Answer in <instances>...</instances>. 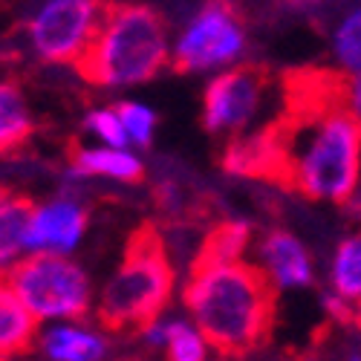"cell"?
<instances>
[{
    "label": "cell",
    "mask_w": 361,
    "mask_h": 361,
    "mask_svg": "<svg viewBox=\"0 0 361 361\" xmlns=\"http://www.w3.org/2000/svg\"><path fill=\"white\" fill-rule=\"evenodd\" d=\"M275 179L315 202H350L361 185V118L336 99L300 104L269 130Z\"/></svg>",
    "instance_id": "cell-1"
},
{
    "label": "cell",
    "mask_w": 361,
    "mask_h": 361,
    "mask_svg": "<svg viewBox=\"0 0 361 361\" xmlns=\"http://www.w3.org/2000/svg\"><path fill=\"white\" fill-rule=\"evenodd\" d=\"M278 289L255 263H194L183 304L220 355H246L272 333Z\"/></svg>",
    "instance_id": "cell-2"
},
{
    "label": "cell",
    "mask_w": 361,
    "mask_h": 361,
    "mask_svg": "<svg viewBox=\"0 0 361 361\" xmlns=\"http://www.w3.org/2000/svg\"><path fill=\"white\" fill-rule=\"evenodd\" d=\"M171 64L165 18L145 4H104L93 41L75 61L78 75L102 90L147 84Z\"/></svg>",
    "instance_id": "cell-3"
},
{
    "label": "cell",
    "mask_w": 361,
    "mask_h": 361,
    "mask_svg": "<svg viewBox=\"0 0 361 361\" xmlns=\"http://www.w3.org/2000/svg\"><path fill=\"white\" fill-rule=\"evenodd\" d=\"M176 286V275L157 228L142 226L130 234L125 257L102 286L96 315L107 333L139 329L159 318Z\"/></svg>",
    "instance_id": "cell-4"
},
{
    "label": "cell",
    "mask_w": 361,
    "mask_h": 361,
    "mask_svg": "<svg viewBox=\"0 0 361 361\" xmlns=\"http://www.w3.org/2000/svg\"><path fill=\"white\" fill-rule=\"evenodd\" d=\"M20 304L41 324L78 321L93 310V283L70 255L26 252L6 275Z\"/></svg>",
    "instance_id": "cell-5"
},
{
    "label": "cell",
    "mask_w": 361,
    "mask_h": 361,
    "mask_svg": "<svg viewBox=\"0 0 361 361\" xmlns=\"http://www.w3.org/2000/svg\"><path fill=\"white\" fill-rule=\"evenodd\" d=\"M249 47L246 23L234 0H205L171 44V64L179 73H214L237 64Z\"/></svg>",
    "instance_id": "cell-6"
},
{
    "label": "cell",
    "mask_w": 361,
    "mask_h": 361,
    "mask_svg": "<svg viewBox=\"0 0 361 361\" xmlns=\"http://www.w3.org/2000/svg\"><path fill=\"white\" fill-rule=\"evenodd\" d=\"M104 0H44L26 23L32 52L47 64H73L93 41Z\"/></svg>",
    "instance_id": "cell-7"
},
{
    "label": "cell",
    "mask_w": 361,
    "mask_h": 361,
    "mask_svg": "<svg viewBox=\"0 0 361 361\" xmlns=\"http://www.w3.org/2000/svg\"><path fill=\"white\" fill-rule=\"evenodd\" d=\"M266 73L260 67L231 64L217 70L202 93V128L212 136H237L243 133L263 104Z\"/></svg>",
    "instance_id": "cell-8"
},
{
    "label": "cell",
    "mask_w": 361,
    "mask_h": 361,
    "mask_svg": "<svg viewBox=\"0 0 361 361\" xmlns=\"http://www.w3.org/2000/svg\"><path fill=\"white\" fill-rule=\"evenodd\" d=\"M87 234V208L73 197L32 205L26 223V252L73 255Z\"/></svg>",
    "instance_id": "cell-9"
},
{
    "label": "cell",
    "mask_w": 361,
    "mask_h": 361,
    "mask_svg": "<svg viewBox=\"0 0 361 361\" xmlns=\"http://www.w3.org/2000/svg\"><path fill=\"white\" fill-rule=\"evenodd\" d=\"M255 266L278 292L310 289L315 283V263L310 249L292 231H283V228H272L257 240Z\"/></svg>",
    "instance_id": "cell-10"
},
{
    "label": "cell",
    "mask_w": 361,
    "mask_h": 361,
    "mask_svg": "<svg viewBox=\"0 0 361 361\" xmlns=\"http://www.w3.org/2000/svg\"><path fill=\"white\" fill-rule=\"evenodd\" d=\"M35 347L52 361H102L110 353L107 329L87 326L78 321H52L38 329Z\"/></svg>",
    "instance_id": "cell-11"
},
{
    "label": "cell",
    "mask_w": 361,
    "mask_h": 361,
    "mask_svg": "<svg viewBox=\"0 0 361 361\" xmlns=\"http://www.w3.org/2000/svg\"><path fill=\"white\" fill-rule=\"evenodd\" d=\"M73 176H102L122 185H139L145 179V162L136 154V147H118V145H93V147H75L73 150Z\"/></svg>",
    "instance_id": "cell-12"
},
{
    "label": "cell",
    "mask_w": 361,
    "mask_h": 361,
    "mask_svg": "<svg viewBox=\"0 0 361 361\" xmlns=\"http://www.w3.org/2000/svg\"><path fill=\"white\" fill-rule=\"evenodd\" d=\"M35 336L38 321L20 304L9 281L0 278V358H18L29 353L35 347Z\"/></svg>",
    "instance_id": "cell-13"
},
{
    "label": "cell",
    "mask_w": 361,
    "mask_h": 361,
    "mask_svg": "<svg viewBox=\"0 0 361 361\" xmlns=\"http://www.w3.org/2000/svg\"><path fill=\"white\" fill-rule=\"evenodd\" d=\"M32 202L20 194L0 191V278L26 255V223Z\"/></svg>",
    "instance_id": "cell-14"
},
{
    "label": "cell",
    "mask_w": 361,
    "mask_h": 361,
    "mask_svg": "<svg viewBox=\"0 0 361 361\" xmlns=\"http://www.w3.org/2000/svg\"><path fill=\"white\" fill-rule=\"evenodd\" d=\"M223 168L234 176H272L275 179V147L272 136H231L223 150Z\"/></svg>",
    "instance_id": "cell-15"
},
{
    "label": "cell",
    "mask_w": 361,
    "mask_h": 361,
    "mask_svg": "<svg viewBox=\"0 0 361 361\" xmlns=\"http://www.w3.org/2000/svg\"><path fill=\"white\" fill-rule=\"evenodd\" d=\"M32 130L35 122L23 90L9 78H0V157L18 150L32 136Z\"/></svg>",
    "instance_id": "cell-16"
},
{
    "label": "cell",
    "mask_w": 361,
    "mask_h": 361,
    "mask_svg": "<svg viewBox=\"0 0 361 361\" xmlns=\"http://www.w3.org/2000/svg\"><path fill=\"white\" fill-rule=\"evenodd\" d=\"M252 246V226L243 220H226L214 231H208L202 246L197 252L194 263H231L246 260V252Z\"/></svg>",
    "instance_id": "cell-17"
},
{
    "label": "cell",
    "mask_w": 361,
    "mask_h": 361,
    "mask_svg": "<svg viewBox=\"0 0 361 361\" xmlns=\"http://www.w3.org/2000/svg\"><path fill=\"white\" fill-rule=\"evenodd\" d=\"M329 289L355 304L361 295V234H353L336 246L329 263Z\"/></svg>",
    "instance_id": "cell-18"
},
{
    "label": "cell",
    "mask_w": 361,
    "mask_h": 361,
    "mask_svg": "<svg viewBox=\"0 0 361 361\" xmlns=\"http://www.w3.org/2000/svg\"><path fill=\"white\" fill-rule=\"evenodd\" d=\"M329 47L341 75H361V6H353L338 18Z\"/></svg>",
    "instance_id": "cell-19"
},
{
    "label": "cell",
    "mask_w": 361,
    "mask_h": 361,
    "mask_svg": "<svg viewBox=\"0 0 361 361\" xmlns=\"http://www.w3.org/2000/svg\"><path fill=\"white\" fill-rule=\"evenodd\" d=\"M168 336H165V355L173 361H202L212 355V344L202 336V329L188 318H165Z\"/></svg>",
    "instance_id": "cell-20"
},
{
    "label": "cell",
    "mask_w": 361,
    "mask_h": 361,
    "mask_svg": "<svg viewBox=\"0 0 361 361\" xmlns=\"http://www.w3.org/2000/svg\"><path fill=\"white\" fill-rule=\"evenodd\" d=\"M116 110H118V118H122L128 145L136 150L150 147L154 133H157V110L142 102H118Z\"/></svg>",
    "instance_id": "cell-21"
},
{
    "label": "cell",
    "mask_w": 361,
    "mask_h": 361,
    "mask_svg": "<svg viewBox=\"0 0 361 361\" xmlns=\"http://www.w3.org/2000/svg\"><path fill=\"white\" fill-rule=\"evenodd\" d=\"M84 130L99 139L102 145H118V147H130L125 128H122V118H118L116 107H93L84 116Z\"/></svg>",
    "instance_id": "cell-22"
},
{
    "label": "cell",
    "mask_w": 361,
    "mask_h": 361,
    "mask_svg": "<svg viewBox=\"0 0 361 361\" xmlns=\"http://www.w3.org/2000/svg\"><path fill=\"white\" fill-rule=\"evenodd\" d=\"M338 102L361 118V75H341L338 78Z\"/></svg>",
    "instance_id": "cell-23"
},
{
    "label": "cell",
    "mask_w": 361,
    "mask_h": 361,
    "mask_svg": "<svg viewBox=\"0 0 361 361\" xmlns=\"http://www.w3.org/2000/svg\"><path fill=\"white\" fill-rule=\"evenodd\" d=\"M353 321L361 326V295L355 298V304H353Z\"/></svg>",
    "instance_id": "cell-24"
},
{
    "label": "cell",
    "mask_w": 361,
    "mask_h": 361,
    "mask_svg": "<svg viewBox=\"0 0 361 361\" xmlns=\"http://www.w3.org/2000/svg\"><path fill=\"white\" fill-rule=\"evenodd\" d=\"M292 4H321V0H292Z\"/></svg>",
    "instance_id": "cell-25"
}]
</instances>
